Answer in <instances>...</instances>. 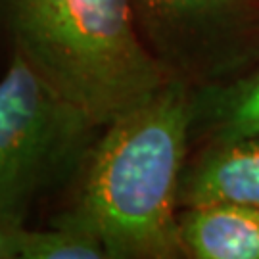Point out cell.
I'll return each mask as SVG.
<instances>
[{"label":"cell","instance_id":"cell-9","mask_svg":"<svg viewBox=\"0 0 259 259\" xmlns=\"http://www.w3.org/2000/svg\"><path fill=\"white\" fill-rule=\"evenodd\" d=\"M27 225L0 211V259H19L21 238Z\"/></svg>","mask_w":259,"mask_h":259},{"label":"cell","instance_id":"cell-6","mask_svg":"<svg viewBox=\"0 0 259 259\" xmlns=\"http://www.w3.org/2000/svg\"><path fill=\"white\" fill-rule=\"evenodd\" d=\"M177 236L183 259H259V209L231 202L181 207Z\"/></svg>","mask_w":259,"mask_h":259},{"label":"cell","instance_id":"cell-3","mask_svg":"<svg viewBox=\"0 0 259 259\" xmlns=\"http://www.w3.org/2000/svg\"><path fill=\"white\" fill-rule=\"evenodd\" d=\"M102 127L21 58H8L0 77V211L23 225L50 211Z\"/></svg>","mask_w":259,"mask_h":259},{"label":"cell","instance_id":"cell-1","mask_svg":"<svg viewBox=\"0 0 259 259\" xmlns=\"http://www.w3.org/2000/svg\"><path fill=\"white\" fill-rule=\"evenodd\" d=\"M192 89L169 81L106 123L45 225L93 234L108 259H183L177 215Z\"/></svg>","mask_w":259,"mask_h":259},{"label":"cell","instance_id":"cell-8","mask_svg":"<svg viewBox=\"0 0 259 259\" xmlns=\"http://www.w3.org/2000/svg\"><path fill=\"white\" fill-rule=\"evenodd\" d=\"M19 259H108L93 234L64 225H27Z\"/></svg>","mask_w":259,"mask_h":259},{"label":"cell","instance_id":"cell-4","mask_svg":"<svg viewBox=\"0 0 259 259\" xmlns=\"http://www.w3.org/2000/svg\"><path fill=\"white\" fill-rule=\"evenodd\" d=\"M142 45L190 89L231 83L259 62V0H129Z\"/></svg>","mask_w":259,"mask_h":259},{"label":"cell","instance_id":"cell-7","mask_svg":"<svg viewBox=\"0 0 259 259\" xmlns=\"http://www.w3.org/2000/svg\"><path fill=\"white\" fill-rule=\"evenodd\" d=\"M257 133L259 62L231 83L192 89V113L188 127L190 148Z\"/></svg>","mask_w":259,"mask_h":259},{"label":"cell","instance_id":"cell-5","mask_svg":"<svg viewBox=\"0 0 259 259\" xmlns=\"http://www.w3.org/2000/svg\"><path fill=\"white\" fill-rule=\"evenodd\" d=\"M231 202L259 209V133L188 150L179 207Z\"/></svg>","mask_w":259,"mask_h":259},{"label":"cell","instance_id":"cell-2","mask_svg":"<svg viewBox=\"0 0 259 259\" xmlns=\"http://www.w3.org/2000/svg\"><path fill=\"white\" fill-rule=\"evenodd\" d=\"M12 56L100 125L173 81L142 45L129 0H0V60Z\"/></svg>","mask_w":259,"mask_h":259}]
</instances>
